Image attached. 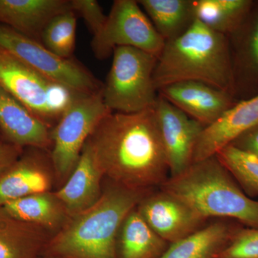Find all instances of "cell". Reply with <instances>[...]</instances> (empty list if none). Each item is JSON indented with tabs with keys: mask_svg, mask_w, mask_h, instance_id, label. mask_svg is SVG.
<instances>
[{
	"mask_svg": "<svg viewBox=\"0 0 258 258\" xmlns=\"http://www.w3.org/2000/svg\"><path fill=\"white\" fill-rule=\"evenodd\" d=\"M158 94L205 127L236 103L232 93L200 81L172 83L160 88Z\"/></svg>",
	"mask_w": 258,
	"mask_h": 258,
	"instance_id": "4fadbf2b",
	"label": "cell"
},
{
	"mask_svg": "<svg viewBox=\"0 0 258 258\" xmlns=\"http://www.w3.org/2000/svg\"><path fill=\"white\" fill-rule=\"evenodd\" d=\"M254 4L251 0H191L195 19L227 37L242 25Z\"/></svg>",
	"mask_w": 258,
	"mask_h": 258,
	"instance_id": "603a6c76",
	"label": "cell"
},
{
	"mask_svg": "<svg viewBox=\"0 0 258 258\" xmlns=\"http://www.w3.org/2000/svg\"><path fill=\"white\" fill-rule=\"evenodd\" d=\"M136 0H115L106 23L93 35L91 49L97 58L104 60L115 48L129 47L159 57L165 41Z\"/></svg>",
	"mask_w": 258,
	"mask_h": 258,
	"instance_id": "9c48e42d",
	"label": "cell"
},
{
	"mask_svg": "<svg viewBox=\"0 0 258 258\" xmlns=\"http://www.w3.org/2000/svg\"><path fill=\"white\" fill-rule=\"evenodd\" d=\"M153 80L157 91L172 83L195 81L235 96L230 40L195 20L184 34L165 42Z\"/></svg>",
	"mask_w": 258,
	"mask_h": 258,
	"instance_id": "7a4b0ae2",
	"label": "cell"
},
{
	"mask_svg": "<svg viewBox=\"0 0 258 258\" xmlns=\"http://www.w3.org/2000/svg\"><path fill=\"white\" fill-rule=\"evenodd\" d=\"M154 106L137 113L111 112L97 125L86 144L105 179L150 191L169 177Z\"/></svg>",
	"mask_w": 258,
	"mask_h": 258,
	"instance_id": "6da1fadb",
	"label": "cell"
},
{
	"mask_svg": "<svg viewBox=\"0 0 258 258\" xmlns=\"http://www.w3.org/2000/svg\"><path fill=\"white\" fill-rule=\"evenodd\" d=\"M230 145L258 158V123L239 136Z\"/></svg>",
	"mask_w": 258,
	"mask_h": 258,
	"instance_id": "f1b7e54d",
	"label": "cell"
},
{
	"mask_svg": "<svg viewBox=\"0 0 258 258\" xmlns=\"http://www.w3.org/2000/svg\"><path fill=\"white\" fill-rule=\"evenodd\" d=\"M154 108L169 176L178 175L192 164L195 147L205 126L159 94Z\"/></svg>",
	"mask_w": 258,
	"mask_h": 258,
	"instance_id": "8fae6325",
	"label": "cell"
},
{
	"mask_svg": "<svg viewBox=\"0 0 258 258\" xmlns=\"http://www.w3.org/2000/svg\"><path fill=\"white\" fill-rule=\"evenodd\" d=\"M4 142H5V139L3 138V135H2L1 132H0V143Z\"/></svg>",
	"mask_w": 258,
	"mask_h": 258,
	"instance_id": "1f68e13d",
	"label": "cell"
},
{
	"mask_svg": "<svg viewBox=\"0 0 258 258\" xmlns=\"http://www.w3.org/2000/svg\"><path fill=\"white\" fill-rule=\"evenodd\" d=\"M218 258H258V228L242 227Z\"/></svg>",
	"mask_w": 258,
	"mask_h": 258,
	"instance_id": "4316f807",
	"label": "cell"
},
{
	"mask_svg": "<svg viewBox=\"0 0 258 258\" xmlns=\"http://www.w3.org/2000/svg\"><path fill=\"white\" fill-rule=\"evenodd\" d=\"M111 112L105 104L102 91L78 95L52 128L50 154L59 187L74 171L97 125Z\"/></svg>",
	"mask_w": 258,
	"mask_h": 258,
	"instance_id": "52a82bcc",
	"label": "cell"
},
{
	"mask_svg": "<svg viewBox=\"0 0 258 258\" xmlns=\"http://www.w3.org/2000/svg\"><path fill=\"white\" fill-rule=\"evenodd\" d=\"M104 179L91 148L86 143L69 179L55 191L70 217L91 208L98 203L103 194Z\"/></svg>",
	"mask_w": 258,
	"mask_h": 258,
	"instance_id": "e0dca14e",
	"label": "cell"
},
{
	"mask_svg": "<svg viewBox=\"0 0 258 258\" xmlns=\"http://www.w3.org/2000/svg\"><path fill=\"white\" fill-rule=\"evenodd\" d=\"M249 198L258 197V158L242 152L232 145L216 154Z\"/></svg>",
	"mask_w": 258,
	"mask_h": 258,
	"instance_id": "d4e9b609",
	"label": "cell"
},
{
	"mask_svg": "<svg viewBox=\"0 0 258 258\" xmlns=\"http://www.w3.org/2000/svg\"><path fill=\"white\" fill-rule=\"evenodd\" d=\"M52 128L0 87V132L5 142L50 152Z\"/></svg>",
	"mask_w": 258,
	"mask_h": 258,
	"instance_id": "9a60e30c",
	"label": "cell"
},
{
	"mask_svg": "<svg viewBox=\"0 0 258 258\" xmlns=\"http://www.w3.org/2000/svg\"><path fill=\"white\" fill-rule=\"evenodd\" d=\"M157 58L134 47L115 49L102 90L103 101L110 111L137 113L155 105L158 91L153 76Z\"/></svg>",
	"mask_w": 258,
	"mask_h": 258,
	"instance_id": "5b68a950",
	"label": "cell"
},
{
	"mask_svg": "<svg viewBox=\"0 0 258 258\" xmlns=\"http://www.w3.org/2000/svg\"><path fill=\"white\" fill-rule=\"evenodd\" d=\"M0 47L42 76L79 95L101 92L102 83L79 60L52 53L40 42L0 24Z\"/></svg>",
	"mask_w": 258,
	"mask_h": 258,
	"instance_id": "ba28073f",
	"label": "cell"
},
{
	"mask_svg": "<svg viewBox=\"0 0 258 258\" xmlns=\"http://www.w3.org/2000/svg\"><path fill=\"white\" fill-rule=\"evenodd\" d=\"M243 227L235 220L220 219L169 244L160 258H218Z\"/></svg>",
	"mask_w": 258,
	"mask_h": 258,
	"instance_id": "d6986e66",
	"label": "cell"
},
{
	"mask_svg": "<svg viewBox=\"0 0 258 258\" xmlns=\"http://www.w3.org/2000/svg\"><path fill=\"white\" fill-rule=\"evenodd\" d=\"M169 244L149 227L136 207L118 230L117 258H160Z\"/></svg>",
	"mask_w": 258,
	"mask_h": 258,
	"instance_id": "7402d4cb",
	"label": "cell"
},
{
	"mask_svg": "<svg viewBox=\"0 0 258 258\" xmlns=\"http://www.w3.org/2000/svg\"><path fill=\"white\" fill-rule=\"evenodd\" d=\"M55 184L50 152L25 148L18 160L0 176V206L30 195L52 191Z\"/></svg>",
	"mask_w": 258,
	"mask_h": 258,
	"instance_id": "7c38bea8",
	"label": "cell"
},
{
	"mask_svg": "<svg viewBox=\"0 0 258 258\" xmlns=\"http://www.w3.org/2000/svg\"><path fill=\"white\" fill-rule=\"evenodd\" d=\"M3 207L12 216L36 225L53 237L70 218L63 203L53 191L18 199Z\"/></svg>",
	"mask_w": 258,
	"mask_h": 258,
	"instance_id": "44dd1931",
	"label": "cell"
},
{
	"mask_svg": "<svg viewBox=\"0 0 258 258\" xmlns=\"http://www.w3.org/2000/svg\"><path fill=\"white\" fill-rule=\"evenodd\" d=\"M77 15L73 10L57 15L42 34L41 43L52 53L64 59L74 58Z\"/></svg>",
	"mask_w": 258,
	"mask_h": 258,
	"instance_id": "484cf974",
	"label": "cell"
},
{
	"mask_svg": "<svg viewBox=\"0 0 258 258\" xmlns=\"http://www.w3.org/2000/svg\"><path fill=\"white\" fill-rule=\"evenodd\" d=\"M138 3L165 42L184 34L196 20L191 0H139Z\"/></svg>",
	"mask_w": 258,
	"mask_h": 258,
	"instance_id": "cb8c5ba5",
	"label": "cell"
},
{
	"mask_svg": "<svg viewBox=\"0 0 258 258\" xmlns=\"http://www.w3.org/2000/svg\"><path fill=\"white\" fill-rule=\"evenodd\" d=\"M137 209L149 227L169 244L200 230L208 220L184 200L162 189L148 192Z\"/></svg>",
	"mask_w": 258,
	"mask_h": 258,
	"instance_id": "30bf717a",
	"label": "cell"
},
{
	"mask_svg": "<svg viewBox=\"0 0 258 258\" xmlns=\"http://www.w3.org/2000/svg\"><path fill=\"white\" fill-rule=\"evenodd\" d=\"M230 37L235 95L254 92L258 88V3Z\"/></svg>",
	"mask_w": 258,
	"mask_h": 258,
	"instance_id": "ac0fdd59",
	"label": "cell"
},
{
	"mask_svg": "<svg viewBox=\"0 0 258 258\" xmlns=\"http://www.w3.org/2000/svg\"><path fill=\"white\" fill-rule=\"evenodd\" d=\"M23 148L4 142L0 143V176L18 160Z\"/></svg>",
	"mask_w": 258,
	"mask_h": 258,
	"instance_id": "f546056e",
	"label": "cell"
},
{
	"mask_svg": "<svg viewBox=\"0 0 258 258\" xmlns=\"http://www.w3.org/2000/svg\"><path fill=\"white\" fill-rule=\"evenodd\" d=\"M106 181L98 203L70 217L63 228L51 239L43 254L63 258H117L116 239L120 225L149 191H135Z\"/></svg>",
	"mask_w": 258,
	"mask_h": 258,
	"instance_id": "3957f363",
	"label": "cell"
},
{
	"mask_svg": "<svg viewBox=\"0 0 258 258\" xmlns=\"http://www.w3.org/2000/svg\"><path fill=\"white\" fill-rule=\"evenodd\" d=\"M257 123L258 93L236 102L218 119L204 128L195 147L193 162L216 155Z\"/></svg>",
	"mask_w": 258,
	"mask_h": 258,
	"instance_id": "5bb4252c",
	"label": "cell"
},
{
	"mask_svg": "<svg viewBox=\"0 0 258 258\" xmlns=\"http://www.w3.org/2000/svg\"><path fill=\"white\" fill-rule=\"evenodd\" d=\"M159 187L184 200L208 220L228 219L258 228V200L244 192L216 155L195 161Z\"/></svg>",
	"mask_w": 258,
	"mask_h": 258,
	"instance_id": "277c9868",
	"label": "cell"
},
{
	"mask_svg": "<svg viewBox=\"0 0 258 258\" xmlns=\"http://www.w3.org/2000/svg\"><path fill=\"white\" fill-rule=\"evenodd\" d=\"M40 258H63V257H57V256H53V255H48V254H42L41 257H40Z\"/></svg>",
	"mask_w": 258,
	"mask_h": 258,
	"instance_id": "4dcf8cb0",
	"label": "cell"
},
{
	"mask_svg": "<svg viewBox=\"0 0 258 258\" xmlns=\"http://www.w3.org/2000/svg\"><path fill=\"white\" fill-rule=\"evenodd\" d=\"M72 10L84 20L93 35L98 33L106 23L107 15L96 0H71Z\"/></svg>",
	"mask_w": 258,
	"mask_h": 258,
	"instance_id": "83f0119b",
	"label": "cell"
},
{
	"mask_svg": "<svg viewBox=\"0 0 258 258\" xmlns=\"http://www.w3.org/2000/svg\"><path fill=\"white\" fill-rule=\"evenodd\" d=\"M69 10L71 0H0V24L41 43L48 23Z\"/></svg>",
	"mask_w": 258,
	"mask_h": 258,
	"instance_id": "2e32d148",
	"label": "cell"
},
{
	"mask_svg": "<svg viewBox=\"0 0 258 258\" xmlns=\"http://www.w3.org/2000/svg\"><path fill=\"white\" fill-rule=\"evenodd\" d=\"M52 237L43 229L12 216L0 206V258H40Z\"/></svg>",
	"mask_w": 258,
	"mask_h": 258,
	"instance_id": "ffe728a7",
	"label": "cell"
},
{
	"mask_svg": "<svg viewBox=\"0 0 258 258\" xmlns=\"http://www.w3.org/2000/svg\"><path fill=\"white\" fill-rule=\"evenodd\" d=\"M0 87L52 129L75 97L0 47Z\"/></svg>",
	"mask_w": 258,
	"mask_h": 258,
	"instance_id": "8992f818",
	"label": "cell"
}]
</instances>
